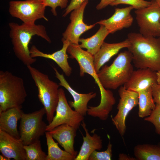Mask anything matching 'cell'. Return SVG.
<instances>
[{"mask_svg":"<svg viewBox=\"0 0 160 160\" xmlns=\"http://www.w3.org/2000/svg\"><path fill=\"white\" fill-rule=\"evenodd\" d=\"M46 7L43 0H12L9 2V11L11 16L23 23L32 24L40 19L48 21L45 16Z\"/></svg>","mask_w":160,"mask_h":160,"instance_id":"52a82bcc","label":"cell"},{"mask_svg":"<svg viewBox=\"0 0 160 160\" xmlns=\"http://www.w3.org/2000/svg\"><path fill=\"white\" fill-rule=\"evenodd\" d=\"M134 153L137 160H160V145L138 144L134 147Z\"/></svg>","mask_w":160,"mask_h":160,"instance_id":"d4e9b609","label":"cell"},{"mask_svg":"<svg viewBox=\"0 0 160 160\" xmlns=\"http://www.w3.org/2000/svg\"><path fill=\"white\" fill-rule=\"evenodd\" d=\"M153 101L156 104L160 106V84L156 83L151 88Z\"/></svg>","mask_w":160,"mask_h":160,"instance_id":"1f68e13d","label":"cell"},{"mask_svg":"<svg viewBox=\"0 0 160 160\" xmlns=\"http://www.w3.org/2000/svg\"><path fill=\"white\" fill-rule=\"evenodd\" d=\"M151 1L144 0H116L110 4L113 6L119 4H126L133 7L137 9H141L148 6L151 4Z\"/></svg>","mask_w":160,"mask_h":160,"instance_id":"4316f807","label":"cell"},{"mask_svg":"<svg viewBox=\"0 0 160 160\" xmlns=\"http://www.w3.org/2000/svg\"><path fill=\"white\" fill-rule=\"evenodd\" d=\"M45 134L48 148L47 160H74L75 157L59 148L49 131Z\"/></svg>","mask_w":160,"mask_h":160,"instance_id":"cb8c5ba5","label":"cell"},{"mask_svg":"<svg viewBox=\"0 0 160 160\" xmlns=\"http://www.w3.org/2000/svg\"><path fill=\"white\" fill-rule=\"evenodd\" d=\"M62 41L63 43L62 49L52 54L44 53L33 45L30 49V55L33 58L40 57L52 60L61 68L65 75L69 76L72 73V69L68 62V57L67 52L70 43L65 40Z\"/></svg>","mask_w":160,"mask_h":160,"instance_id":"ac0fdd59","label":"cell"},{"mask_svg":"<svg viewBox=\"0 0 160 160\" xmlns=\"http://www.w3.org/2000/svg\"><path fill=\"white\" fill-rule=\"evenodd\" d=\"M130 45L128 50L137 68H149L160 71V37H145L140 33L131 32L127 35Z\"/></svg>","mask_w":160,"mask_h":160,"instance_id":"6da1fadb","label":"cell"},{"mask_svg":"<svg viewBox=\"0 0 160 160\" xmlns=\"http://www.w3.org/2000/svg\"><path fill=\"white\" fill-rule=\"evenodd\" d=\"M152 87L138 92V112L139 117L143 118L149 116L155 108V104L152 95Z\"/></svg>","mask_w":160,"mask_h":160,"instance_id":"603a6c76","label":"cell"},{"mask_svg":"<svg viewBox=\"0 0 160 160\" xmlns=\"http://www.w3.org/2000/svg\"><path fill=\"white\" fill-rule=\"evenodd\" d=\"M88 2L86 0L78 8L73 10L71 14L70 23L63 33L62 40L69 42L70 44H79L80 36L94 27L96 23L88 25L83 21V14L85 8Z\"/></svg>","mask_w":160,"mask_h":160,"instance_id":"8fae6325","label":"cell"},{"mask_svg":"<svg viewBox=\"0 0 160 160\" xmlns=\"http://www.w3.org/2000/svg\"><path fill=\"white\" fill-rule=\"evenodd\" d=\"M67 52L70 55V57L75 59L78 62L80 67V76H83L85 73L92 76L95 80L101 94L105 90L98 79L94 64V56L91 53L82 49L79 44H70L67 50Z\"/></svg>","mask_w":160,"mask_h":160,"instance_id":"7c38bea8","label":"cell"},{"mask_svg":"<svg viewBox=\"0 0 160 160\" xmlns=\"http://www.w3.org/2000/svg\"><path fill=\"white\" fill-rule=\"evenodd\" d=\"M106 150L98 152L95 150L89 156L88 160H111L112 156V145L110 141L108 145Z\"/></svg>","mask_w":160,"mask_h":160,"instance_id":"83f0119b","label":"cell"},{"mask_svg":"<svg viewBox=\"0 0 160 160\" xmlns=\"http://www.w3.org/2000/svg\"><path fill=\"white\" fill-rule=\"evenodd\" d=\"M55 111L56 114L52 121L47 126L46 131H50L64 124L78 129L84 119V116L71 109L67 102L64 91L62 88L59 89V100Z\"/></svg>","mask_w":160,"mask_h":160,"instance_id":"9c48e42d","label":"cell"},{"mask_svg":"<svg viewBox=\"0 0 160 160\" xmlns=\"http://www.w3.org/2000/svg\"><path fill=\"white\" fill-rule=\"evenodd\" d=\"M156 105L150 115L145 117L144 120L152 123L155 127L156 133L160 135V106Z\"/></svg>","mask_w":160,"mask_h":160,"instance_id":"f1b7e54d","label":"cell"},{"mask_svg":"<svg viewBox=\"0 0 160 160\" xmlns=\"http://www.w3.org/2000/svg\"><path fill=\"white\" fill-rule=\"evenodd\" d=\"M156 72L149 68L133 70L123 86L127 89L137 92L151 87L157 83Z\"/></svg>","mask_w":160,"mask_h":160,"instance_id":"5bb4252c","label":"cell"},{"mask_svg":"<svg viewBox=\"0 0 160 160\" xmlns=\"http://www.w3.org/2000/svg\"><path fill=\"white\" fill-rule=\"evenodd\" d=\"M116 0H101L100 2L96 6V8L98 10H100L105 8L108 5L113 3Z\"/></svg>","mask_w":160,"mask_h":160,"instance_id":"d6a6232c","label":"cell"},{"mask_svg":"<svg viewBox=\"0 0 160 160\" xmlns=\"http://www.w3.org/2000/svg\"><path fill=\"white\" fill-rule=\"evenodd\" d=\"M78 128L67 124L59 125L49 131L53 138L64 150L76 157L78 151L74 150V139Z\"/></svg>","mask_w":160,"mask_h":160,"instance_id":"e0dca14e","label":"cell"},{"mask_svg":"<svg viewBox=\"0 0 160 160\" xmlns=\"http://www.w3.org/2000/svg\"><path fill=\"white\" fill-rule=\"evenodd\" d=\"M53 68L55 77L60 81L59 83L60 86L66 89L73 97V101H69L68 102L71 108H73L74 110L83 116H86L88 109V103L91 99L96 97V93L93 92L87 94L78 93L72 88L65 79L63 75L60 74L56 68Z\"/></svg>","mask_w":160,"mask_h":160,"instance_id":"4fadbf2b","label":"cell"},{"mask_svg":"<svg viewBox=\"0 0 160 160\" xmlns=\"http://www.w3.org/2000/svg\"><path fill=\"white\" fill-rule=\"evenodd\" d=\"M150 5L135 12L140 33L145 37H160V8L154 0Z\"/></svg>","mask_w":160,"mask_h":160,"instance_id":"ba28073f","label":"cell"},{"mask_svg":"<svg viewBox=\"0 0 160 160\" xmlns=\"http://www.w3.org/2000/svg\"><path fill=\"white\" fill-rule=\"evenodd\" d=\"M10 159L8 158L3 156V155H0V160H9Z\"/></svg>","mask_w":160,"mask_h":160,"instance_id":"d590c367","label":"cell"},{"mask_svg":"<svg viewBox=\"0 0 160 160\" xmlns=\"http://www.w3.org/2000/svg\"><path fill=\"white\" fill-rule=\"evenodd\" d=\"M109 33L104 26L100 25L98 30L92 36L87 39L79 38V41L81 44L79 46L82 48L86 49L87 52L94 55L99 51Z\"/></svg>","mask_w":160,"mask_h":160,"instance_id":"7402d4cb","label":"cell"},{"mask_svg":"<svg viewBox=\"0 0 160 160\" xmlns=\"http://www.w3.org/2000/svg\"><path fill=\"white\" fill-rule=\"evenodd\" d=\"M120 99L117 106V112L112 118L113 124L121 136L125 134L126 119L130 111L138 105V94L137 92L126 89L121 86L118 91Z\"/></svg>","mask_w":160,"mask_h":160,"instance_id":"30bf717a","label":"cell"},{"mask_svg":"<svg viewBox=\"0 0 160 160\" xmlns=\"http://www.w3.org/2000/svg\"><path fill=\"white\" fill-rule=\"evenodd\" d=\"M9 36L13 45V50L17 57L27 66L31 65L36 60L30 55L29 44L32 37L40 36L49 43L51 40L48 36L45 27L41 25L25 24L21 25L14 22L9 23Z\"/></svg>","mask_w":160,"mask_h":160,"instance_id":"7a4b0ae2","label":"cell"},{"mask_svg":"<svg viewBox=\"0 0 160 160\" xmlns=\"http://www.w3.org/2000/svg\"><path fill=\"white\" fill-rule=\"evenodd\" d=\"M26 160H47V155L43 151L39 140L28 145H24Z\"/></svg>","mask_w":160,"mask_h":160,"instance_id":"484cf974","label":"cell"},{"mask_svg":"<svg viewBox=\"0 0 160 160\" xmlns=\"http://www.w3.org/2000/svg\"><path fill=\"white\" fill-rule=\"evenodd\" d=\"M133 7L130 6L123 8H116L114 14L107 19L101 20L96 23L104 26L110 33L131 26L133 18L131 14Z\"/></svg>","mask_w":160,"mask_h":160,"instance_id":"9a60e30c","label":"cell"},{"mask_svg":"<svg viewBox=\"0 0 160 160\" xmlns=\"http://www.w3.org/2000/svg\"><path fill=\"white\" fill-rule=\"evenodd\" d=\"M24 145L22 141L0 130V151L3 156L15 160H26Z\"/></svg>","mask_w":160,"mask_h":160,"instance_id":"2e32d148","label":"cell"},{"mask_svg":"<svg viewBox=\"0 0 160 160\" xmlns=\"http://www.w3.org/2000/svg\"><path fill=\"white\" fill-rule=\"evenodd\" d=\"M86 135H83V143L80 150L74 160H88L92 153L95 150L100 151L103 147L102 140L100 136L94 133L91 136L88 132L85 122L83 121L81 124Z\"/></svg>","mask_w":160,"mask_h":160,"instance_id":"44dd1931","label":"cell"},{"mask_svg":"<svg viewBox=\"0 0 160 160\" xmlns=\"http://www.w3.org/2000/svg\"><path fill=\"white\" fill-rule=\"evenodd\" d=\"M22 108V107L13 108L0 113V130L19 139L17 123L21 117L23 112Z\"/></svg>","mask_w":160,"mask_h":160,"instance_id":"ffe728a7","label":"cell"},{"mask_svg":"<svg viewBox=\"0 0 160 160\" xmlns=\"http://www.w3.org/2000/svg\"><path fill=\"white\" fill-rule=\"evenodd\" d=\"M157 82L158 84H160V71H156Z\"/></svg>","mask_w":160,"mask_h":160,"instance_id":"e575fe53","label":"cell"},{"mask_svg":"<svg viewBox=\"0 0 160 160\" xmlns=\"http://www.w3.org/2000/svg\"><path fill=\"white\" fill-rule=\"evenodd\" d=\"M86 0H71L67 6L63 17H65L70 12L79 8Z\"/></svg>","mask_w":160,"mask_h":160,"instance_id":"4dcf8cb0","label":"cell"},{"mask_svg":"<svg viewBox=\"0 0 160 160\" xmlns=\"http://www.w3.org/2000/svg\"><path fill=\"white\" fill-rule=\"evenodd\" d=\"M130 45L128 39L121 42L108 43L104 41L98 52L94 55V64L97 73L101 67L121 49L128 48Z\"/></svg>","mask_w":160,"mask_h":160,"instance_id":"d6986e66","label":"cell"},{"mask_svg":"<svg viewBox=\"0 0 160 160\" xmlns=\"http://www.w3.org/2000/svg\"><path fill=\"white\" fill-rule=\"evenodd\" d=\"M46 111L43 107L31 113H22L19 127L20 139L24 145L39 140L46 132L47 125L43 121Z\"/></svg>","mask_w":160,"mask_h":160,"instance_id":"8992f818","label":"cell"},{"mask_svg":"<svg viewBox=\"0 0 160 160\" xmlns=\"http://www.w3.org/2000/svg\"><path fill=\"white\" fill-rule=\"evenodd\" d=\"M27 95L22 78L8 71H0V113L22 107Z\"/></svg>","mask_w":160,"mask_h":160,"instance_id":"277c9868","label":"cell"},{"mask_svg":"<svg viewBox=\"0 0 160 160\" xmlns=\"http://www.w3.org/2000/svg\"><path fill=\"white\" fill-rule=\"evenodd\" d=\"M118 159L119 160H136V159L135 157H131L126 154L121 153L119 154Z\"/></svg>","mask_w":160,"mask_h":160,"instance_id":"836d02e7","label":"cell"},{"mask_svg":"<svg viewBox=\"0 0 160 160\" xmlns=\"http://www.w3.org/2000/svg\"><path fill=\"white\" fill-rule=\"evenodd\" d=\"M27 67L38 88V97L45 110L46 119L49 124L54 116L58 103L60 85L50 80L47 75L31 65Z\"/></svg>","mask_w":160,"mask_h":160,"instance_id":"5b68a950","label":"cell"},{"mask_svg":"<svg viewBox=\"0 0 160 160\" xmlns=\"http://www.w3.org/2000/svg\"><path fill=\"white\" fill-rule=\"evenodd\" d=\"M160 8V0H154Z\"/></svg>","mask_w":160,"mask_h":160,"instance_id":"8d00e7d4","label":"cell"},{"mask_svg":"<svg viewBox=\"0 0 160 160\" xmlns=\"http://www.w3.org/2000/svg\"><path fill=\"white\" fill-rule=\"evenodd\" d=\"M132 55L128 50L120 53L110 65H103L97 73L100 84L106 89L115 90L124 85L133 71Z\"/></svg>","mask_w":160,"mask_h":160,"instance_id":"3957f363","label":"cell"},{"mask_svg":"<svg viewBox=\"0 0 160 160\" xmlns=\"http://www.w3.org/2000/svg\"><path fill=\"white\" fill-rule=\"evenodd\" d=\"M43 1L46 7L51 8V11L55 16L57 15V7H59L61 9L65 8L68 2V0H43Z\"/></svg>","mask_w":160,"mask_h":160,"instance_id":"f546056e","label":"cell"}]
</instances>
